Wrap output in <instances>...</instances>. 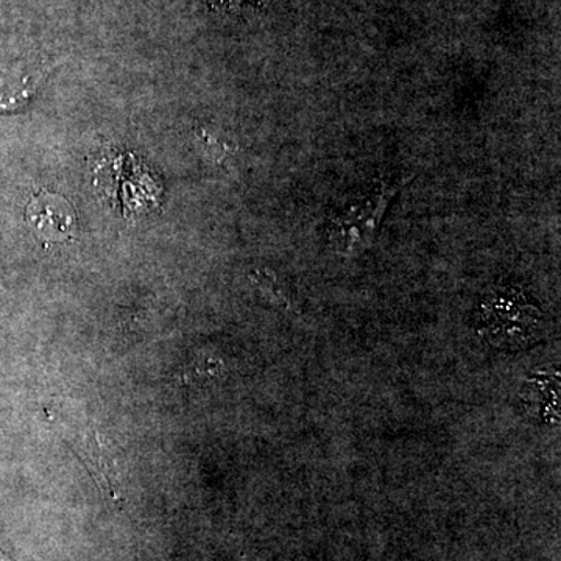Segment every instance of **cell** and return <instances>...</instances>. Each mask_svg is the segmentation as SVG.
<instances>
[{"mask_svg":"<svg viewBox=\"0 0 561 561\" xmlns=\"http://www.w3.org/2000/svg\"><path fill=\"white\" fill-rule=\"evenodd\" d=\"M402 183L381 179L371 190L356 198L343 213L332 217L328 239L334 253L343 257H356L370 249L378 236L381 221Z\"/></svg>","mask_w":561,"mask_h":561,"instance_id":"obj_1","label":"cell"},{"mask_svg":"<svg viewBox=\"0 0 561 561\" xmlns=\"http://www.w3.org/2000/svg\"><path fill=\"white\" fill-rule=\"evenodd\" d=\"M482 323L491 345L522 348L540 341L545 317L522 290L501 287L483 300Z\"/></svg>","mask_w":561,"mask_h":561,"instance_id":"obj_2","label":"cell"},{"mask_svg":"<svg viewBox=\"0 0 561 561\" xmlns=\"http://www.w3.org/2000/svg\"><path fill=\"white\" fill-rule=\"evenodd\" d=\"M25 221L44 249H49L55 243L73 241L79 227V217L69 201L60 194L44 190L33 195L28 202Z\"/></svg>","mask_w":561,"mask_h":561,"instance_id":"obj_3","label":"cell"},{"mask_svg":"<svg viewBox=\"0 0 561 561\" xmlns=\"http://www.w3.org/2000/svg\"><path fill=\"white\" fill-rule=\"evenodd\" d=\"M81 456L99 485L105 489L111 497H117L119 471H117L113 449L106 445L105 438H102L98 432L84 435L83 443H81Z\"/></svg>","mask_w":561,"mask_h":561,"instance_id":"obj_4","label":"cell"},{"mask_svg":"<svg viewBox=\"0 0 561 561\" xmlns=\"http://www.w3.org/2000/svg\"><path fill=\"white\" fill-rule=\"evenodd\" d=\"M250 279L256 284L257 289L261 290V294L264 295L267 300L275 302V305L283 306V308H289L287 298L284 297L283 291L278 289V284H276L275 276H273L271 272H251Z\"/></svg>","mask_w":561,"mask_h":561,"instance_id":"obj_5","label":"cell"},{"mask_svg":"<svg viewBox=\"0 0 561 561\" xmlns=\"http://www.w3.org/2000/svg\"><path fill=\"white\" fill-rule=\"evenodd\" d=\"M209 2L213 3L214 7H217V9H220V7L231 9V7L241 5V3L247 2V0H209Z\"/></svg>","mask_w":561,"mask_h":561,"instance_id":"obj_6","label":"cell"}]
</instances>
